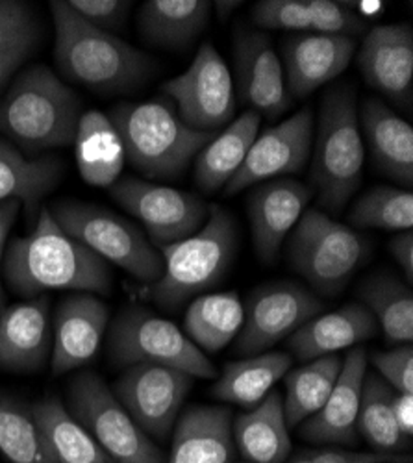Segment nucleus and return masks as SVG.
<instances>
[{
  "label": "nucleus",
  "mask_w": 413,
  "mask_h": 463,
  "mask_svg": "<svg viewBox=\"0 0 413 463\" xmlns=\"http://www.w3.org/2000/svg\"><path fill=\"white\" fill-rule=\"evenodd\" d=\"M3 271L12 291L24 298L56 289L100 295L111 291L108 261L67 236L49 208L40 212L28 236L10 243L3 258Z\"/></svg>",
  "instance_id": "nucleus-1"
},
{
  "label": "nucleus",
  "mask_w": 413,
  "mask_h": 463,
  "mask_svg": "<svg viewBox=\"0 0 413 463\" xmlns=\"http://www.w3.org/2000/svg\"><path fill=\"white\" fill-rule=\"evenodd\" d=\"M51 10L56 28L54 58L67 80L97 93H119L134 90L153 72V58L91 26L67 3L52 0Z\"/></svg>",
  "instance_id": "nucleus-2"
},
{
  "label": "nucleus",
  "mask_w": 413,
  "mask_h": 463,
  "mask_svg": "<svg viewBox=\"0 0 413 463\" xmlns=\"http://www.w3.org/2000/svg\"><path fill=\"white\" fill-rule=\"evenodd\" d=\"M80 118L77 93L45 65L23 71L0 100V132L32 154L72 145Z\"/></svg>",
  "instance_id": "nucleus-3"
},
{
  "label": "nucleus",
  "mask_w": 413,
  "mask_h": 463,
  "mask_svg": "<svg viewBox=\"0 0 413 463\" xmlns=\"http://www.w3.org/2000/svg\"><path fill=\"white\" fill-rule=\"evenodd\" d=\"M210 219L193 236L160 247L164 275L148 288V297L169 312L217 286L234 261L238 228L219 204L208 206Z\"/></svg>",
  "instance_id": "nucleus-4"
},
{
  "label": "nucleus",
  "mask_w": 413,
  "mask_h": 463,
  "mask_svg": "<svg viewBox=\"0 0 413 463\" xmlns=\"http://www.w3.org/2000/svg\"><path fill=\"white\" fill-rule=\"evenodd\" d=\"M109 121L123 141L125 158L146 178H176L217 136L185 127L164 102L121 104Z\"/></svg>",
  "instance_id": "nucleus-5"
},
{
  "label": "nucleus",
  "mask_w": 413,
  "mask_h": 463,
  "mask_svg": "<svg viewBox=\"0 0 413 463\" xmlns=\"http://www.w3.org/2000/svg\"><path fill=\"white\" fill-rule=\"evenodd\" d=\"M365 148L360 134L356 93L340 84L324 93L314 150L312 184L319 203L340 212L361 184Z\"/></svg>",
  "instance_id": "nucleus-6"
},
{
  "label": "nucleus",
  "mask_w": 413,
  "mask_h": 463,
  "mask_svg": "<svg viewBox=\"0 0 413 463\" xmlns=\"http://www.w3.org/2000/svg\"><path fill=\"white\" fill-rule=\"evenodd\" d=\"M369 254V243L352 228L308 210L289 240V260L295 271L324 297H335L349 284Z\"/></svg>",
  "instance_id": "nucleus-7"
},
{
  "label": "nucleus",
  "mask_w": 413,
  "mask_h": 463,
  "mask_svg": "<svg viewBox=\"0 0 413 463\" xmlns=\"http://www.w3.org/2000/svg\"><path fill=\"white\" fill-rule=\"evenodd\" d=\"M58 226L108 263H116L141 282L164 275V258L143 232L121 215L100 206L61 201L49 208Z\"/></svg>",
  "instance_id": "nucleus-8"
},
{
  "label": "nucleus",
  "mask_w": 413,
  "mask_h": 463,
  "mask_svg": "<svg viewBox=\"0 0 413 463\" xmlns=\"http://www.w3.org/2000/svg\"><path fill=\"white\" fill-rule=\"evenodd\" d=\"M67 410L114 463H165L155 445L97 373L72 378Z\"/></svg>",
  "instance_id": "nucleus-9"
},
{
  "label": "nucleus",
  "mask_w": 413,
  "mask_h": 463,
  "mask_svg": "<svg viewBox=\"0 0 413 463\" xmlns=\"http://www.w3.org/2000/svg\"><path fill=\"white\" fill-rule=\"evenodd\" d=\"M109 351L119 365L156 364L193 378L217 376L206 354L176 325L143 307H128L117 317L109 334Z\"/></svg>",
  "instance_id": "nucleus-10"
},
{
  "label": "nucleus",
  "mask_w": 413,
  "mask_h": 463,
  "mask_svg": "<svg viewBox=\"0 0 413 463\" xmlns=\"http://www.w3.org/2000/svg\"><path fill=\"white\" fill-rule=\"evenodd\" d=\"M162 91L174 100L180 121L197 132H217L236 113L232 74L210 42L201 45L190 69L165 82Z\"/></svg>",
  "instance_id": "nucleus-11"
},
{
  "label": "nucleus",
  "mask_w": 413,
  "mask_h": 463,
  "mask_svg": "<svg viewBox=\"0 0 413 463\" xmlns=\"http://www.w3.org/2000/svg\"><path fill=\"white\" fill-rule=\"evenodd\" d=\"M108 189L111 197L143 222L158 249L193 236L208 217V204L202 199L169 185L127 176Z\"/></svg>",
  "instance_id": "nucleus-12"
},
{
  "label": "nucleus",
  "mask_w": 413,
  "mask_h": 463,
  "mask_svg": "<svg viewBox=\"0 0 413 463\" xmlns=\"http://www.w3.org/2000/svg\"><path fill=\"white\" fill-rule=\"evenodd\" d=\"M324 310L323 300L296 282H271L258 288L245 307V321L236 335V353H268Z\"/></svg>",
  "instance_id": "nucleus-13"
},
{
  "label": "nucleus",
  "mask_w": 413,
  "mask_h": 463,
  "mask_svg": "<svg viewBox=\"0 0 413 463\" xmlns=\"http://www.w3.org/2000/svg\"><path fill=\"white\" fill-rule=\"evenodd\" d=\"M192 385L193 376L183 371L136 364L114 383V395L148 438L167 439Z\"/></svg>",
  "instance_id": "nucleus-14"
},
{
  "label": "nucleus",
  "mask_w": 413,
  "mask_h": 463,
  "mask_svg": "<svg viewBox=\"0 0 413 463\" xmlns=\"http://www.w3.org/2000/svg\"><path fill=\"white\" fill-rule=\"evenodd\" d=\"M312 143L314 111L312 108H303L254 139L243 165L224 185V195L232 197L261 182L300 173L310 160Z\"/></svg>",
  "instance_id": "nucleus-15"
},
{
  "label": "nucleus",
  "mask_w": 413,
  "mask_h": 463,
  "mask_svg": "<svg viewBox=\"0 0 413 463\" xmlns=\"http://www.w3.org/2000/svg\"><path fill=\"white\" fill-rule=\"evenodd\" d=\"M365 82L404 111L413 104V32L408 23L369 30L358 52Z\"/></svg>",
  "instance_id": "nucleus-16"
},
{
  "label": "nucleus",
  "mask_w": 413,
  "mask_h": 463,
  "mask_svg": "<svg viewBox=\"0 0 413 463\" xmlns=\"http://www.w3.org/2000/svg\"><path fill=\"white\" fill-rule=\"evenodd\" d=\"M234 61L243 102L271 121L289 109L284 69L268 33L236 28Z\"/></svg>",
  "instance_id": "nucleus-17"
},
{
  "label": "nucleus",
  "mask_w": 413,
  "mask_h": 463,
  "mask_svg": "<svg viewBox=\"0 0 413 463\" xmlns=\"http://www.w3.org/2000/svg\"><path fill=\"white\" fill-rule=\"evenodd\" d=\"M356 40L315 32L291 33L284 43L286 90L289 99H306L335 80L351 63Z\"/></svg>",
  "instance_id": "nucleus-18"
},
{
  "label": "nucleus",
  "mask_w": 413,
  "mask_h": 463,
  "mask_svg": "<svg viewBox=\"0 0 413 463\" xmlns=\"http://www.w3.org/2000/svg\"><path fill=\"white\" fill-rule=\"evenodd\" d=\"M312 189L293 178H275L254 185L249 195V219L256 254L264 261H275L286 236L293 230Z\"/></svg>",
  "instance_id": "nucleus-19"
},
{
  "label": "nucleus",
  "mask_w": 413,
  "mask_h": 463,
  "mask_svg": "<svg viewBox=\"0 0 413 463\" xmlns=\"http://www.w3.org/2000/svg\"><path fill=\"white\" fill-rule=\"evenodd\" d=\"M108 306L91 293L67 297L54 316L52 373L65 374L89 364L108 326Z\"/></svg>",
  "instance_id": "nucleus-20"
},
{
  "label": "nucleus",
  "mask_w": 413,
  "mask_h": 463,
  "mask_svg": "<svg viewBox=\"0 0 413 463\" xmlns=\"http://www.w3.org/2000/svg\"><path fill=\"white\" fill-rule=\"evenodd\" d=\"M365 373L367 351L363 346H354L345 356L342 373L324 406L315 415L300 422V436L314 443L354 445Z\"/></svg>",
  "instance_id": "nucleus-21"
},
{
  "label": "nucleus",
  "mask_w": 413,
  "mask_h": 463,
  "mask_svg": "<svg viewBox=\"0 0 413 463\" xmlns=\"http://www.w3.org/2000/svg\"><path fill=\"white\" fill-rule=\"evenodd\" d=\"M52 351L51 304L47 297L17 302L0 314V367L37 371Z\"/></svg>",
  "instance_id": "nucleus-22"
},
{
  "label": "nucleus",
  "mask_w": 413,
  "mask_h": 463,
  "mask_svg": "<svg viewBox=\"0 0 413 463\" xmlns=\"http://www.w3.org/2000/svg\"><path fill=\"white\" fill-rule=\"evenodd\" d=\"M360 128L369 148L371 164L402 189L413 185V128L380 99H365Z\"/></svg>",
  "instance_id": "nucleus-23"
},
{
  "label": "nucleus",
  "mask_w": 413,
  "mask_h": 463,
  "mask_svg": "<svg viewBox=\"0 0 413 463\" xmlns=\"http://www.w3.org/2000/svg\"><path fill=\"white\" fill-rule=\"evenodd\" d=\"M171 436L167 463H230L232 411L222 406H192L176 419Z\"/></svg>",
  "instance_id": "nucleus-24"
},
{
  "label": "nucleus",
  "mask_w": 413,
  "mask_h": 463,
  "mask_svg": "<svg viewBox=\"0 0 413 463\" xmlns=\"http://www.w3.org/2000/svg\"><path fill=\"white\" fill-rule=\"evenodd\" d=\"M379 334V323L361 302L337 307L335 312L315 316L289 335V349L300 362H312L335 354Z\"/></svg>",
  "instance_id": "nucleus-25"
},
{
  "label": "nucleus",
  "mask_w": 413,
  "mask_h": 463,
  "mask_svg": "<svg viewBox=\"0 0 413 463\" xmlns=\"http://www.w3.org/2000/svg\"><path fill=\"white\" fill-rule=\"evenodd\" d=\"M232 438L250 463H284L291 452V438L282 395L271 392L258 406L238 415L232 420Z\"/></svg>",
  "instance_id": "nucleus-26"
},
{
  "label": "nucleus",
  "mask_w": 413,
  "mask_h": 463,
  "mask_svg": "<svg viewBox=\"0 0 413 463\" xmlns=\"http://www.w3.org/2000/svg\"><path fill=\"white\" fill-rule=\"evenodd\" d=\"M211 8L208 0H148L139 12V30L150 45L185 51L208 26Z\"/></svg>",
  "instance_id": "nucleus-27"
},
{
  "label": "nucleus",
  "mask_w": 413,
  "mask_h": 463,
  "mask_svg": "<svg viewBox=\"0 0 413 463\" xmlns=\"http://www.w3.org/2000/svg\"><path fill=\"white\" fill-rule=\"evenodd\" d=\"M259 119L258 111H245L197 154L193 178L199 189L215 193L232 180L258 137Z\"/></svg>",
  "instance_id": "nucleus-28"
},
{
  "label": "nucleus",
  "mask_w": 413,
  "mask_h": 463,
  "mask_svg": "<svg viewBox=\"0 0 413 463\" xmlns=\"http://www.w3.org/2000/svg\"><path fill=\"white\" fill-rule=\"evenodd\" d=\"M77 165L86 184L93 187L114 185L125 167V146L109 118L97 109L84 111L77 139Z\"/></svg>",
  "instance_id": "nucleus-29"
},
{
  "label": "nucleus",
  "mask_w": 413,
  "mask_h": 463,
  "mask_svg": "<svg viewBox=\"0 0 413 463\" xmlns=\"http://www.w3.org/2000/svg\"><path fill=\"white\" fill-rule=\"evenodd\" d=\"M63 165L56 156L28 160L10 141L0 137V204L19 201L33 213L40 201L58 185Z\"/></svg>",
  "instance_id": "nucleus-30"
},
{
  "label": "nucleus",
  "mask_w": 413,
  "mask_h": 463,
  "mask_svg": "<svg viewBox=\"0 0 413 463\" xmlns=\"http://www.w3.org/2000/svg\"><path fill=\"white\" fill-rule=\"evenodd\" d=\"M289 367L291 356L286 353H264L232 362L224 365L211 395L222 402L252 410L273 392L275 383L286 376Z\"/></svg>",
  "instance_id": "nucleus-31"
},
{
  "label": "nucleus",
  "mask_w": 413,
  "mask_h": 463,
  "mask_svg": "<svg viewBox=\"0 0 413 463\" xmlns=\"http://www.w3.org/2000/svg\"><path fill=\"white\" fill-rule=\"evenodd\" d=\"M30 410L56 463H114L60 399H43Z\"/></svg>",
  "instance_id": "nucleus-32"
},
{
  "label": "nucleus",
  "mask_w": 413,
  "mask_h": 463,
  "mask_svg": "<svg viewBox=\"0 0 413 463\" xmlns=\"http://www.w3.org/2000/svg\"><path fill=\"white\" fill-rule=\"evenodd\" d=\"M245 306L236 291L211 293L197 297L185 312V335L199 349L219 353L241 330Z\"/></svg>",
  "instance_id": "nucleus-33"
},
{
  "label": "nucleus",
  "mask_w": 413,
  "mask_h": 463,
  "mask_svg": "<svg viewBox=\"0 0 413 463\" xmlns=\"http://www.w3.org/2000/svg\"><path fill=\"white\" fill-rule=\"evenodd\" d=\"M342 356L328 354L286 373V397L282 406L287 429L298 427L324 406L342 373Z\"/></svg>",
  "instance_id": "nucleus-34"
},
{
  "label": "nucleus",
  "mask_w": 413,
  "mask_h": 463,
  "mask_svg": "<svg viewBox=\"0 0 413 463\" xmlns=\"http://www.w3.org/2000/svg\"><path fill=\"white\" fill-rule=\"evenodd\" d=\"M360 298L390 343H411L413 295L409 286H404L395 277L377 275L361 286Z\"/></svg>",
  "instance_id": "nucleus-35"
},
{
  "label": "nucleus",
  "mask_w": 413,
  "mask_h": 463,
  "mask_svg": "<svg viewBox=\"0 0 413 463\" xmlns=\"http://www.w3.org/2000/svg\"><path fill=\"white\" fill-rule=\"evenodd\" d=\"M395 392L386 380L379 374L365 373L361 383V399L358 410L356 427L363 438L380 452H399L406 447L408 438L399 430L393 417V401Z\"/></svg>",
  "instance_id": "nucleus-36"
},
{
  "label": "nucleus",
  "mask_w": 413,
  "mask_h": 463,
  "mask_svg": "<svg viewBox=\"0 0 413 463\" xmlns=\"http://www.w3.org/2000/svg\"><path fill=\"white\" fill-rule=\"evenodd\" d=\"M0 452L12 463H56L32 410L0 393Z\"/></svg>",
  "instance_id": "nucleus-37"
},
{
  "label": "nucleus",
  "mask_w": 413,
  "mask_h": 463,
  "mask_svg": "<svg viewBox=\"0 0 413 463\" xmlns=\"http://www.w3.org/2000/svg\"><path fill=\"white\" fill-rule=\"evenodd\" d=\"M356 228L406 232L413 226V195L402 187H372L352 204L349 213Z\"/></svg>",
  "instance_id": "nucleus-38"
},
{
  "label": "nucleus",
  "mask_w": 413,
  "mask_h": 463,
  "mask_svg": "<svg viewBox=\"0 0 413 463\" xmlns=\"http://www.w3.org/2000/svg\"><path fill=\"white\" fill-rule=\"evenodd\" d=\"M306 8L310 15V32L345 35L356 40V35H361L367 30L365 21L342 3H333V0H306Z\"/></svg>",
  "instance_id": "nucleus-39"
},
{
  "label": "nucleus",
  "mask_w": 413,
  "mask_h": 463,
  "mask_svg": "<svg viewBox=\"0 0 413 463\" xmlns=\"http://www.w3.org/2000/svg\"><path fill=\"white\" fill-rule=\"evenodd\" d=\"M252 21L259 28L310 32L306 0H259L252 8Z\"/></svg>",
  "instance_id": "nucleus-40"
},
{
  "label": "nucleus",
  "mask_w": 413,
  "mask_h": 463,
  "mask_svg": "<svg viewBox=\"0 0 413 463\" xmlns=\"http://www.w3.org/2000/svg\"><path fill=\"white\" fill-rule=\"evenodd\" d=\"M371 364L379 369V376L386 380L399 393H413V349L411 343H402L384 353H374Z\"/></svg>",
  "instance_id": "nucleus-41"
},
{
  "label": "nucleus",
  "mask_w": 413,
  "mask_h": 463,
  "mask_svg": "<svg viewBox=\"0 0 413 463\" xmlns=\"http://www.w3.org/2000/svg\"><path fill=\"white\" fill-rule=\"evenodd\" d=\"M28 40H35V23L28 5L0 0V56Z\"/></svg>",
  "instance_id": "nucleus-42"
},
{
  "label": "nucleus",
  "mask_w": 413,
  "mask_h": 463,
  "mask_svg": "<svg viewBox=\"0 0 413 463\" xmlns=\"http://www.w3.org/2000/svg\"><path fill=\"white\" fill-rule=\"evenodd\" d=\"M67 5L86 23L104 32L123 26L132 8L128 0H70Z\"/></svg>",
  "instance_id": "nucleus-43"
},
{
  "label": "nucleus",
  "mask_w": 413,
  "mask_h": 463,
  "mask_svg": "<svg viewBox=\"0 0 413 463\" xmlns=\"http://www.w3.org/2000/svg\"><path fill=\"white\" fill-rule=\"evenodd\" d=\"M314 463H380L395 459L402 454L397 452H358V450H340V449H319L305 450Z\"/></svg>",
  "instance_id": "nucleus-44"
},
{
  "label": "nucleus",
  "mask_w": 413,
  "mask_h": 463,
  "mask_svg": "<svg viewBox=\"0 0 413 463\" xmlns=\"http://www.w3.org/2000/svg\"><path fill=\"white\" fill-rule=\"evenodd\" d=\"M390 252L402 269V275L406 277L408 284L413 282V232L406 230L400 232L390 241Z\"/></svg>",
  "instance_id": "nucleus-45"
},
{
  "label": "nucleus",
  "mask_w": 413,
  "mask_h": 463,
  "mask_svg": "<svg viewBox=\"0 0 413 463\" xmlns=\"http://www.w3.org/2000/svg\"><path fill=\"white\" fill-rule=\"evenodd\" d=\"M33 42L35 40L23 42V43L15 45L14 49H10L8 52H5L3 56H0V90H3V86L8 82L10 76L26 61V58L32 52Z\"/></svg>",
  "instance_id": "nucleus-46"
},
{
  "label": "nucleus",
  "mask_w": 413,
  "mask_h": 463,
  "mask_svg": "<svg viewBox=\"0 0 413 463\" xmlns=\"http://www.w3.org/2000/svg\"><path fill=\"white\" fill-rule=\"evenodd\" d=\"M393 417L404 438L413 436V393H397L391 401Z\"/></svg>",
  "instance_id": "nucleus-47"
},
{
  "label": "nucleus",
  "mask_w": 413,
  "mask_h": 463,
  "mask_svg": "<svg viewBox=\"0 0 413 463\" xmlns=\"http://www.w3.org/2000/svg\"><path fill=\"white\" fill-rule=\"evenodd\" d=\"M21 210V203L19 201H8L0 204V261L5 258V247H6V240L10 230L19 215Z\"/></svg>",
  "instance_id": "nucleus-48"
},
{
  "label": "nucleus",
  "mask_w": 413,
  "mask_h": 463,
  "mask_svg": "<svg viewBox=\"0 0 413 463\" xmlns=\"http://www.w3.org/2000/svg\"><path fill=\"white\" fill-rule=\"evenodd\" d=\"M342 5L351 10L358 8L361 14H367V15H377L379 12L384 10L382 3H342Z\"/></svg>",
  "instance_id": "nucleus-49"
},
{
  "label": "nucleus",
  "mask_w": 413,
  "mask_h": 463,
  "mask_svg": "<svg viewBox=\"0 0 413 463\" xmlns=\"http://www.w3.org/2000/svg\"><path fill=\"white\" fill-rule=\"evenodd\" d=\"M213 6L219 12L221 19H227L230 15V12H234V10H238L241 6V3H238V0H234V3H229V0H227V3H224V0H221V3H215Z\"/></svg>",
  "instance_id": "nucleus-50"
},
{
  "label": "nucleus",
  "mask_w": 413,
  "mask_h": 463,
  "mask_svg": "<svg viewBox=\"0 0 413 463\" xmlns=\"http://www.w3.org/2000/svg\"><path fill=\"white\" fill-rule=\"evenodd\" d=\"M5 310V289H3V261H0V314Z\"/></svg>",
  "instance_id": "nucleus-51"
},
{
  "label": "nucleus",
  "mask_w": 413,
  "mask_h": 463,
  "mask_svg": "<svg viewBox=\"0 0 413 463\" xmlns=\"http://www.w3.org/2000/svg\"><path fill=\"white\" fill-rule=\"evenodd\" d=\"M380 463H413L411 461V456H399V458H395V459H388V461H380Z\"/></svg>",
  "instance_id": "nucleus-52"
},
{
  "label": "nucleus",
  "mask_w": 413,
  "mask_h": 463,
  "mask_svg": "<svg viewBox=\"0 0 413 463\" xmlns=\"http://www.w3.org/2000/svg\"><path fill=\"white\" fill-rule=\"evenodd\" d=\"M287 463H314V461L306 456V452H303V454L296 456L295 459H291V461H287Z\"/></svg>",
  "instance_id": "nucleus-53"
},
{
  "label": "nucleus",
  "mask_w": 413,
  "mask_h": 463,
  "mask_svg": "<svg viewBox=\"0 0 413 463\" xmlns=\"http://www.w3.org/2000/svg\"><path fill=\"white\" fill-rule=\"evenodd\" d=\"M243 463H250V461H243Z\"/></svg>",
  "instance_id": "nucleus-54"
}]
</instances>
